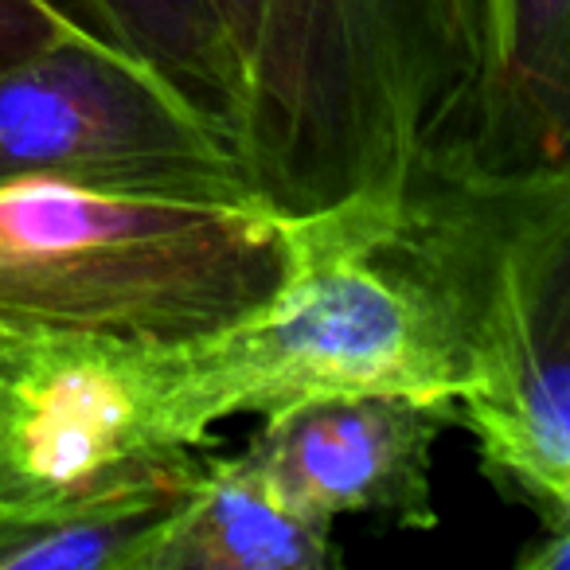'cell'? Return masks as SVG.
<instances>
[{
  "label": "cell",
  "mask_w": 570,
  "mask_h": 570,
  "mask_svg": "<svg viewBox=\"0 0 570 570\" xmlns=\"http://www.w3.org/2000/svg\"><path fill=\"white\" fill-rule=\"evenodd\" d=\"M75 28L95 24L59 0H0V67L48 48L51 40L75 32Z\"/></svg>",
  "instance_id": "12"
},
{
  "label": "cell",
  "mask_w": 570,
  "mask_h": 570,
  "mask_svg": "<svg viewBox=\"0 0 570 570\" xmlns=\"http://www.w3.org/2000/svg\"><path fill=\"white\" fill-rule=\"evenodd\" d=\"M333 523L302 512L246 453H204L149 570H333Z\"/></svg>",
  "instance_id": "8"
},
{
  "label": "cell",
  "mask_w": 570,
  "mask_h": 570,
  "mask_svg": "<svg viewBox=\"0 0 570 570\" xmlns=\"http://www.w3.org/2000/svg\"><path fill=\"white\" fill-rule=\"evenodd\" d=\"M204 445L126 492L67 512L0 520V570H149V554L196 484Z\"/></svg>",
  "instance_id": "9"
},
{
  "label": "cell",
  "mask_w": 570,
  "mask_h": 570,
  "mask_svg": "<svg viewBox=\"0 0 570 570\" xmlns=\"http://www.w3.org/2000/svg\"><path fill=\"white\" fill-rule=\"evenodd\" d=\"M458 426L453 399L348 395L266 414L246 458L302 512L336 523L367 515L426 531L434 508V442Z\"/></svg>",
  "instance_id": "7"
},
{
  "label": "cell",
  "mask_w": 570,
  "mask_h": 570,
  "mask_svg": "<svg viewBox=\"0 0 570 570\" xmlns=\"http://www.w3.org/2000/svg\"><path fill=\"white\" fill-rule=\"evenodd\" d=\"M523 570H567L570 567V523H539V535L528 554H520Z\"/></svg>",
  "instance_id": "14"
},
{
  "label": "cell",
  "mask_w": 570,
  "mask_h": 570,
  "mask_svg": "<svg viewBox=\"0 0 570 570\" xmlns=\"http://www.w3.org/2000/svg\"><path fill=\"white\" fill-rule=\"evenodd\" d=\"M12 180L157 204H262L227 121L98 28L0 67V184Z\"/></svg>",
  "instance_id": "4"
},
{
  "label": "cell",
  "mask_w": 570,
  "mask_h": 570,
  "mask_svg": "<svg viewBox=\"0 0 570 570\" xmlns=\"http://www.w3.org/2000/svg\"><path fill=\"white\" fill-rule=\"evenodd\" d=\"M82 17L118 40L235 134L243 71L212 0H79Z\"/></svg>",
  "instance_id": "11"
},
{
  "label": "cell",
  "mask_w": 570,
  "mask_h": 570,
  "mask_svg": "<svg viewBox=\"0 0 570 570\" xmlns=\"http://www.w3.org/2000/svg\"><path fill=\"white\" fill-rule=\"evenodd\" d=\"M168 336L0 321V520L67 512L173 469Z\"/></svg>",
  "instance_id": "5"
},
{
  "label": "cell",
  "mask_w": 570,
  "mask_h": 570,
  "mask_svg": "<svg viewBox=\"0 0 570 570\" xmlns=\"http://www.w3.org/2000/svg\"><path fill=\"white\" fill-rule=\"evenodd\" d=\"M235 141L277 215L500 168L497 0H266Z\"/></svg>",
  "instance_id": "1"
},
{
  "label": "cell",
  "mask_w": 570,
  "mask_h": 570,
  "mask_svg": "<svg viewBox=\"0 0 570 570\" xmlns=\"http://www.w3.org/2000/svg\"><path fill=\"white\" fill-rule=\"evenodd\" d=\"M461 297L458 426L500 492L570 523L567 165L469 168L422 188Z\"/></svg>",
  "instance_id": "3"
},
{
  "label": "cell",
  "mask_w": 570,
  "mask_h": 570,
  "mask_svg": "<svg viewBox=\"0 0 570 570\" xmlns=\"http://www.w3.org/2000/svg\"><path fill=\"white\" fill-rule=\"evenodd\" d=\"M500 160L567 165L570 0H497Z\"/></svg>",
  "instance_id": "10"
},
{
  "label": "cell",
  "mask_w": 570,
  "mask_h": 570,
  "mask_svg": "<svg viewBox=\"0 0 570 570\" xmlns=\"http://www.w3.org/2000/svg\"><path fill=\"white\" fill-rule=\"evenodd\" d=\"M219 28L227 36L230 51L238 59V71H243V90H246V71H250L254 48H258L262 36V17H266V0H212Z\"/></svg>",
  "instance_id": "13"
},
{
  "label": "cell",
  "mask_w": 570,
  "mask_h": 570,
  "mask_svg": "<svg viewBox=\"0 0 570 570\" xmlns=\"http://www.w3.org/2000/svg\"><path fill=\"white\" fill-rule=\"evenodd\" d=\"M282 269L243 313L165 341V411L180 445L235 414L348 395L458 399L465 380L450 254L419 199H341L277 215Z\"/></svg>",
  "instance_id": "2"
},
{
  "label": "cell",
  "mask_w": 570,
  "mask_h": 570,
  "mask_svg": "<svg viewBox=\"0 0 570 570\" xmlns=\"http://www.w3.org/2000/svg\"><path fill=\"white\" fill-rule=\"evenodd\" d=\"M277 269L269 207L134 199L110 238L79 250L0 243V321L188 336L254 305Z\"/></svg>",
  "instance_id": "6"
}]
</instances>
